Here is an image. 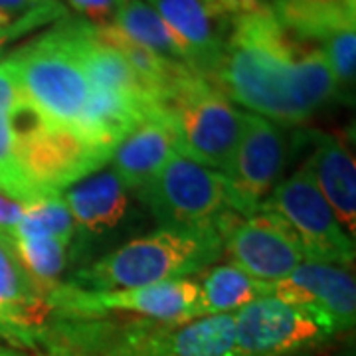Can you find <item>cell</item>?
<instances>
[{
	"mask_svg": "<svg viewBox=\"0 0 356 356\" xmlns=\"http://www.w3.org/2000/svg\"><path fill=\"white\" fill-rule=\"evenodd\" d=\"M222 60L210 79L229 102L273 123H301L339 95L321 48L287 32L269 4L228 20Z\"/></svg>",
	"mask_w": 356,
	"mask_h": 356,
	"instance_id": "1",
	"label": "cell"
},
{
	"mask_svg": "<svg viewBox=\"0 0 356 356\" xmlns=\"http://www.w3.org/2000/svg\"><path fill=\"white\" fill-rule=\"evenodd\" d=\"M240 356H287L327 343L337 332L329 321L275 295L261 297L234 313Z\"/></svg>",
	"mask_w": 356,
	"mask_h": 356,
	"instance_id": "9",
	"label": "cell"
},
{
	"mask_svg": "<svg viewBox=\"0 0 356 356\" xmlns=\"http://www.w3.org/2000/svg\"><path fill=\"white\" fill-rule=\"evenodd\" d=\"M32 2H34V0H32ZM36 2H44V0H36Z\"/></svg>",
	"mask_w": 356,
	"mask_h": 356,
	"instance_id": "32",
	"label": "cell"
},
{
	"mask_svg": "<svg viewBox=\"0 0 356 356\" xmlns=\"http://www.w3.org/2000/svg\"><path fill=\"white\" fill-rule=\"evenodd\" d=\"M303 356H309V355H303Z\"/></svg>",
	"mask_w": 356,
	"mask_h": 356,
	"instance_id": "34",
	"label": "cell"
},
{
	"mask_svg": "<svg viewBox=\"0 0 356 356\" xmlns=\"http://www.w3.org/2000/svg\"><path fill=\"white\" fill-rule=\"evenodd\" d=\"M202 2L212 16H216L218 20H224V22H228L229 18L238 14L252 10L259 4H266V0H202Z\"/></svg>",
	"mask_w": 356,
	"mask_h": 356,
	"instance_id": "28",
	"label": "cell"
},
{
	"mask_svg": "<svg viewBox=\"0 0 356 356\" xmlns=\"http://www.w3.org/2000/svg\"><path fill=\"white\" fill-rule=\"evenodd\" d=\"M229 356H240V355H236V353H234V355H229Z\"/></svg>",
	"mask_w": 356,
	"mask_h": 356,
	"instance_id": "33",
	"label": "cell"
},
{
	"mask_svg": "<svg viewBox=\"0 0 356 356\" xmlns=\"http://www.w3.org/2000/svg\"><path fill=\"white\" fill-rule=\"evenodd\" d=\"M271 295L301 305L331 323L334 332L353 329L356 285L348 269L305 259L289 277L271 283Z\"/></svg>",
	"mask_w": 356,
	"mask_h": 356,
	"instance_id": "13",
	"label": "cell"
},
{
	"mask_svg": "<svg viewBox=\"0 0 356 356\" xmlns=\"http://www.w3.org/2000/svg\"><path fill=\"white\" fill-rule=\"evenodd\" d=\"M224 250L232 264L255 280L275 283L291 275L305 261L301 243L289 226L269 212L236 216L224 234Z\"/></svg>",
	"mask_w": 356,
	"mask_h": 356,
	"instance_id": "12",
	"label": "cell"
},
{
	"mask_svg": "<svg viewBox=\"0 0 356 356\" xmlns=\"http://www.w3.org/2000/svg\"><path fill=\"white\" fill-rule=\"evenodd\" d=\"M50 307L77 317L103 313H135L156 323H188L198 318V281L175 280L111 291H86L74 285H56L48 295Z\"/></svg>",
	"mask_w": 356,
	"mask_h": 356,
	"instance_id": "8",
	"label": "cell"
},
{
	"mask_svg": "<svg viewBox=\"0 0 356 356\" xmlns=\"http://www.w3.org/2000/svg\"><path fill=\"white\" fill-rule=\"evenodd\" d=\"M10 127L18 168L40 200L60 196L65 186L109 161L77 129L62 127L46 119L24 93L10 113Z\"/></svg>",
	"mask_w": 356,
	"mask_h": 356,
	"instance_id": "4",
	"label": "cell"
},
{
	"mask_svg": "<svg viewBox=\"0 0 356 356\" xmlns=\"http://www.w3.org/2000/svg\"><path fill=\"white\" fill-rule=\"evenodd\" d=\"M198 318L232 315L261 297L271 295V283L248 275L234 264L212 267L198 281Z\"/></svg>",
	"mask_w": 356,
	"mask_h": 356,
	"instance_id": "21",
	"label": "cell"
},
{
	"mask_svg": "<svg viewBox=\"0 0 356 356\" xmlns=\"http://www.w3.org/2000/svg\"><path fill=\"white\" fill-rule=\"evenodd\" d=\"M178 154L177 135L163 115H153L133 129L111 154L113 172L125 188L145 186Z\"/></svg>",
	"mask_w": 356,
	"mask_h": 356,
	"instance_id": "16",
	"label": "cell"
},
{
	"mask_svg": "<svg viewBox=\"0 0 356 356\" xmlns=\"http://www.w3.org/2000/svg\"><path fill=\"white\" fill-rule=\"evenodd\" d=\"M285 135L277 123L245 113L242 139L228 168L222 172L228 188V208L248 218L259 212L285 165Z\"/></svg>",
	"mask_w": 356,
	"mask_h": 356,
	"instance_id": "10",
	"label": "cell"
},
{
	"mask_svg": "<svg viewBox=\"0 0 356 356\" xmlns=\"http://www.w3.org/2000/svg\"><path fill=\"white\" fill-rule=\"evenodd\" d=\"M259 210L275 214L289 226L305 259L341 267L355 261V240L341 228L307 166L280 182Z\"/></svg>",
	"mask_w": 356,
	"mask_h": 356,
	"instance_id": "6",
	"label": "cell"
},
{
	"mask_svg": "<svg viewBox=\"0 0 356 356\" xmlns=\"http://www.w3.org/2000/svg\"><path fill=\"white\" fill-rule=\"evenodd\" d=\"M77 13L83 14L93 26L113 24L119 8L125 4V0H67Z\"/></svg>",
	"mask_w": 356,
	"mask_h": 356,
	"instance_id": "27",
	"label": "cell"
},
{
	"mask_svg": "<svg viewBox=\"0 0 356 356\" xmlns=\"http://www.w3.org/2000/svg\"><path fill=\"white\" fill-rule=\"evenodd\" d=\"M305 166L332 208L341 228L355 240L356 166L353 156L334 137L321 133L315 135V153Z\"/></svg>",
	"mask_w": 356,
	"mask_h": 356,
	"instance_id": "17",
	"label": "cell"
},
{
	"mask_svg": "<svg viewBox=\"0 0 356 356\" xmlns=\"http://www.w3.org/2000/svg\"><path fill=\"white\" fill-rule=\"evenodd\" d=\"M269 8L287 32L305 42H323L356 24V0H271Z\"/></svg>",
	"mask_w": 356,
	"mask_h": 356,
	"instance_id": "19",
	"label": "cell"
},
{
	"mask_svg": "<svg viewBox=\"0 0 356 356\" xmlns=\"http://www.w3.org/2000/svg\"><path fill=\"white\" fill-rule=\"evenodd\" d=\"M113 26L127 38L140 44L147 50L154 51L156 56L188 65L184 50L170 32V28L145 0H125V4L115 16Z\"/></svg>",
	"mask_w": 356,
	"mask_h": 356,
	"instance_id": "22",
	"label": "cell"
},
{
	"mask_svg": "<svg viewBox=\"0 0 356 356\" xmlns=\"http://www.w3.org/2000/svg\"><path fill=\"white\" fill-rule=\"evenodd\" d=\"M10 242L26 271L36 280L40 287L50 293L56 287V277L65 266L64 243L51 238H22L14 234H10Z\"/></svg>",
	"mask_w": 356,
	"mask_h": 356,
	"instance_id": "24",
	"label": "cell"
},
{
	"mask_svg": "<svg viewBox=\"0 0 356 356\" xmlns=\"http://www.w3.org/2000/svg\"><path fill=\"white\" fill-rule=\"evenodd\" d=\"M151 4L159 16L170 28L178 44L182 46L186 64L200 76L212 79L216 74L226 36L222 26L228 24L218 20L204 6L202 0H145Z\"/></svg>",
	"mask_w": 356,
	"mask_h": 356,
	"instance_id": "14",
	"label": "cell"
},
{
	"mask_svg": "<svg viewBox=\"0 0 356 356\" xmlns=\"http://www.w3.org/2000/svg\"><path fill=\"white\" fill-rule=\"evenodd\" d=\"M13 56L26 99L51 123L77 129L91 88L70 24H60Z\"/></svg>",
	"mask_w": 356,
	"mask_h": 356,
	"instance_id": "5",
	"label": "cell"
},
{
	"mask_svg": "<svg viewBox=\"0 0 356 356\" xmlns=\"http://www.w3.org/2000/svg\"><path fill=\"white\" fill-rule=\"evenodd\" d=\"M163 115L177 135L178 154L224 172L242 139L245 113L198 72H186L159 99Z\"/></svg>",
	"mask_w": 356,
	"mask_h": 356,
	"instance_id": "3",
	"label": "cell"
},
{
	"mask_svg": "<svg viewBox=\"0 0 356 356\" xmlns=\"http://www.w3.org/2000/svg\"><path fill=\"white\" fill-rule=\"evenodd\" d=\"M4 26H8V24H2V22H0V28H4Z\"/></svg>",
	"mask_w": 356,
	"mask_h": 356,
	"instance_id": "31",
	"label": "cell"
},
{
	"mask_svg": "<svg viewBox=\"0 0 356 356\" xmlns=\"http://www.w3.org/2000/svg\"><path fill=\"white\" fill-rule=\"evenodd\" d=\"M83 229L103 232L117 226L127 212V192L113 170L91 177L60 196Z\"/></svg>",
	"mask_w": 356,
	"mask_h": 356,
	"instance_id": "18",
	"label": "cell"
},
{
	"mask_svg": "<svg viewBox=\"0 0 356 356\" xmlns=\"http://www.w3.org/2000/svg\"><path fill=\"white\" fill-rule=\"evenodd\" d=\"M139 196L163 228L210 226L229 210L224 175L180 154L140 186Z\"/></svg>",
	"mask_w": 356,
	"mask_h": 356,
	"instance_id": "7",
	"label": "cell"
},
{
	"mask_svg": "<svg viewBox=\"0 0 356 356\" xmlns=\"http://www.w3.org/2000/svg\"><path fill=\"white\" fill-rule=\"evenodd\" d=\"M22 214H24V206L22 204L6 198L4 194H0V228H14L20 222Z\"/></svg>",
	"mask_w": 356,
	"mask_h": 356,
	"instance_id": "29",
	"label": "cell"
},
{
	"mask_svg": "<svg viewBox=\"0 0 356 356\" xmlns=\"http://www.w3.org/2000/svg\"><path fill=\"white\" fill-rule=\"evenodd\" d=\"M234 346L236 323L232 313L188 323L129 327L103 356H229Z\"/></svg>",
	"mask_w": 356,
	"mask_h": 356,
	"instance_id": "11",
	"label": "cell"
},
{
	"mask_svg": "<svg viewBox=\"0 0 356 356\" xmlns=\"http://www.w3.org/2000/svg\"><path fill=\"white\" fill-rule=\"evenodd\" d=\"M323 54L331 67L332 77L339 86V91L355 83L356 72V30L346 28L332 34L323 42Z\"/></svg>",
	"mask_w": 356,
	"mask_h": 356,
	"instance_id": "25",
	"label": "cell"
},
{
	"mask_svg": "<svg viewBox=\"0 0 356 356\" xmlns=\"http://www.w3.org/2000/svg\"><path fill=\"white\" fill-rule=\"evenodd\" d=\"M62 16H65V8L58 0H44V2L34 4L32 8H28L24 16H20L18 20H13L8 26L0 28V54L13 40L30 34V32L50 24Z\"/></svg>",
	"mask_w": 356,
	"mask_h": 356,
	"instance_id": "26",
	"label": "cell"
},
{
	"mask_svg": "<svg viewBox=\"0 0 356 356\" xmlns=\"http://www.w3.org/2000/svg\"><path fill=\"white\" fill-rule=\"evenodd\" d=\"M76 229V222L60 196H50L24 206L20 222L8 232L22 238H51L67 245Z\"/></svg>",
	"mask_w": 356,
	"mask_h": 356,
	"instance_id": "23",
	"label": "cell"
},
{
	"mask_svg": "<svg viewBox=\"0 0 356 356\" xmlns=\"http://www.w3.org/2000/svg\"><path fill=\"white\" fill-rule=\"evenodd\" d=\"M30 4H32V0H0V22L10 24L14 14L30 8Z\"/></svg>",
	"mask_w": 356,
	"mask_h": 356,
	"instance_id": "30",
	"label": "cell"
},
{
	"mask_svg": "<svg viewBox=\"0 0 356 356\" xmlns=\"http://www.w3.org/2000/svg\"><path fill=\"white\" fill-rule=\"evenodd\" d=\"M48 295L20 264L8 229L0 228V334L28 343L50 309Z\"/></svg>",
	"mask_w": 356,
	"mask_h": 356,
	"instance_id": "15",
	"label": "cell"
},
{
	"mask_svg": "<svg viewBox=\"0 0 356 356\" xmlns=\"http://www.w3.org/2000/svg\"><path fill=\"white\" fill-rule=\"evenodd\" d=\"M20 95L22 88L18 79V65L14 56H10L4 62H0V194L20 202L22 206H28L38 202L40 198L22 177L14 153L10 113Z\"/></svg>",
	"mask_w": 356,
	"mask_h": 356,
	"instance_id": "20",
	"label": "cell"
},
{
	"mask_svg": "<svg viewBox=\"0 0 356 356\" xmlns=\"http://www.w3.org/2000/svg\"><path fill=\"white\" fill-rule=\"evenodd\" d=\"M222 252L224 234L218 222L196 228H161L81 269L70 285L86 291H111L186 280L212 266Z\"/></svg>",
	"mask_w": 356,
	"mask_h": 356,
	"instance_id": "2",
	"label": "cell"
}]
</instances>
